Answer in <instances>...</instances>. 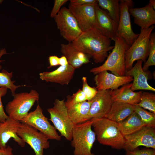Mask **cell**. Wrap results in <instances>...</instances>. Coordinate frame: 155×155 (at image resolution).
<instances>
[{
	"label": "cell",
	"mask_w": 155,
	"mask_h": 155,
	"mask_svg": "<svg viewBox=\"0 0 155 155\" xmlns=\"http://www.w3.org/2000/svg\"><path fill=\"white\" fill-rule=\"evenodd\" d=\"M125 142L123 149L132 151L140 146L155 149V129L147 126L136 132L124 136Z\"/></svg>",
	"instance_id": "obj_12"
},
{
	"label": "cell",
	"mask_w": 155,
	"mask_h": 155,
	"mask_svg": "<svg viewBox=\"0 0 155 155\" xmlns=\"http://www.w3.org/2000/svg\"><path fill=\"white\" fill-rule=\"evenodd\" d=\"M54 18L61 35L69 42H73L83 32L75 18L65 7L61 9Z\"/></svg>",
	"instance_id": "obj_8"
},
{
	"label": "cell",
	"mask_w": 155,
	"mask_h": 155,
	"mask_svg": "<svg viewBox=\"0 0 155 155\" xmlns=\"http://www.w3.org/2000/svg\"><path fill=\"white\" fill-rule=\"evenodd\" d=\"M68 1V0H55L54 5L50 14L51 17L54 18L59 11L62 6Z\"/></svg>",
	"instance_id": "obj_35"
},
{
	"label": "cell",
	"mask_w": 155,
	"mask_h": 155,
	"mask_svg": "<svg viewBox=\"0 0 155 155\" xmlns=\"http://www.w3.org/2000/svg\"><path fill=\"white\" fill-rule=\"evenodd\" d=\"M155 26L152 25L145 29H141L137 39L126 50L125 60L126 71L131 69L136 61H146L150 52V37Z\"/></svg>",
	"instance_id": "obj_5"
},
{
	"label": "cell",
	"mask_w": 155,
	"mask_h": 155,
	"mask_svg": "<svg viewBox=\"0 0 155 155\" xmlns=\"http://www.w3.org/2000/svg\"><path fill=\"white\" fill-rule=\"evenodd\" d=\"M72 42L78 51L92 57L96 63L103 62L114 47L111 45V40L95 28L83 32Z\"/></svg>",
	"instance_id": "obj_1"
},
{
	"label": "cell",
	"mask_w": 155,
	"mask_h": 155,
	"mask_svg": "<svg viewBox=\"0 0 155 155\" xmlns=\"http://www.w3.org/2000/svg\"><path fill=\"white\" fill-rule=\"evenodd\" d=\"M91 119L84 123L74 125L72 130L71 146L74 148V155H94L91 149L96 135L92 129Z\"/></svg>",
	"instance_id": "obj_4"
},
{
	"label": "cell",
	"mask_w": 155,
	"mask_h": 155,
	"mask_svg": "<svg viewBox=\"0 0 155 155\" xmlns=\"http://www.w3.org/2000/svg\"><path fill=\"white\" fill-rule=\"evenodd\" d=\"M67 98V100L65 101V104L67 108H69L76 104L87 101L85 94L80 89L72 95H68Z\"/></svg>",
	"instance_id": "obj_31"
},
{
	"label": "cell",
	"mask_w": 155,
	"mask_h": 155,
	"mask_svg": "<svg viewBox=\"0 0 155 155\" xmlns=\"http://www.w3.org/2000/svg\"><path fill=\"white\" fill-rule=\"evenodd\" d=\"M43 113V110L38 104L36 108L28 113L20 122L29 125L46 135L49 139L60 141L59 135L55 127L48 121Z\"/></svg>",
	"instance_id": "obj_10"
},
{
	"label": "cell",
	"mask_w": 155,
	"mask_h": 155,
	"mask_svg": "<svg viewBox=\"0 0 155 155\" xmlns=\"http://www.w3.org/2000/svg\"><path fill=\"white\" fill-rule=\"evenodd\" d=\"M118 123L119 129L123 136L133 133L145 126L139 115L134 111Z\"/></svg>",
	"instance_id": "obj_25"
},
{
	"label": "cell",
	"mask_w": 155,
	"mask_h": 155,
	"mask_svg": "<svg viewBox=\"0 0 155 155\" xmlns=\"http://www.w3.org/2000/svg\"><path fill=\"white\" fill-rule=\"evenodd\" d=\"M132 83L125 84L119 88L110 90L113 101H117L132 105H137L140 101L143 92H134L131 89Z\"/></svg>",
	"instance_id": "obj_21"
},
{
	"label": "cell",
	"mask_w": 155,
	"mask_h": 155,
	"mask_svg": "<svg viewBox=\"0 0 155 155\" xmlns=\"http://www.w3.org/2000/svg\"><path fill=\"white\" fill-rule=\"evenodd\" d=\"M133 80L131 76H118L104 71L96 75L94 81L98 90H113L121 86L130 83Z\"/></svg>",
	"instance_id": "obj_15"
},
{
	"label": "cell",
	"mask_w": 155,
	"mask_h": 155,
	"mask_svg": "<svg viewBox=\"0 0 155 155\" xmlns=\"http://www.w3.org/2000/svg\"><path fill=\"white\" fill-rule=\"evenodd\" d=\"M59 63L60 66H65L68 64L67 58L64 55L59 58Z\"/></svg>",
	"instance_id": "obj_39"
},
{
	"label": "cell",
	"mask_w": 155,
	"mask_h": 155,
	"mask_svg": "<svg viewBox=\"0 0 155 155\" xmlns=\"http://www.w3.org/2000/svg\"><path fill=\"white\" fill-rule=\"evenodd\" d=\"M119 1L120 15L117 36L123 39L130 46L139 34L134 33L131 28L129 9L133 5V1L129 0Z\"/></svg>",
	"instance_id": "obj_11"
},
{
	"label": "cell",
	"mask_w": 155,
	"mask_h": 155,
	"mask_svg": "<svg viewBox=\"0 0 155 155\" xmlns=\"http://www.w3.org/2000/svg\"><path fill=\"white\" fill-rule=\"evenodd\" d=\"M17 134L25 143L31 146L35 155H43L44 150L49 147L48 137L26 124L21 123Z\"/></svg>",
	"instance_id": "obj_9"
},
{
	"label": "cell",
	"mask_w": 155,
	"mask_h": 155,
	"mask_svg": "<svg viewBox=\"0 0 155 155\" xmlns=\"http://www.w3.org/2000/svg\"><path fill=\"white\" fill-rule=\"evenodd\" d=\"M126 151V155H155V149L151 148L140 150L137 148L132 151Z\"/></svg>",
	"instance_id": "obj_34"
},
{
	"label": "cell",
	"mask_w": 155,
	"mask_h": 155,
	"mask_svg": "<svg viewBox=\"0 0 155 155\" xmlns=\"http://www.w3.org/2000/svg\"><path fill=\"white\" fill-rule=\"evenodd\" d=\"M61 52L67 58L68 64L75 69L79 68L83 64L90 62L88 55L76 49L72 42L61 44Z\"/></svg>",
	"instance_id": "obj_22"
},
{
	"label": "cell",
	"mask_w": 155,
	"mask_h": 155,
	"mask_svg": "<svg viewBox=\"0 0 155 155\" xmlns=\"http://www.w3.org/2000/svg\"><path fill=\"white\" fill-rule=\"evenodd\" d=\"M134 112L133 105L113 101L110 111L105 118L119 123Z\"/></svg>",
	"instance_id": "obj_24"
},
{
	"label": "cell",
	"mask_w": 155,
	"mask_h": 155,
	"mask_svg": "<svg viewBox=\"0 0 155 155\" xmlns=\"http://www.w3.org/2000/svg\"><path fill=\"white\" fill-rule=\"evenodd\" d=\"M110 90H98L96 95L91 100L89 113L91 119L105 118L109 112L113 102Z\"/></svg>",
	"instance_id": "obj_14"
},
{
	"label": "cell",
	"mask_w": 155,
	"mask_h": 155,
	"mask_svg": "<svg viewBox=\"0 0 155 155\" xmlns=\"http://www.w3.org/2000/svg\"><path fill=\"white\" fill-rule=\"evenodd\" d=\"M96 29L104 36L114 41L117 36L118 23L110 16L108 12L101 9L98 4L95 7Z\"/></svg>",
	"instance_id": "obj_16"
},
{
	"label": "cell",
	"mask_w": 155,
	"mask_h": 155,
	"mask_svg": "<svg viewBox=\"0 0 155 155\" xmlns=\"http://www.w3.org/2000/svg\"><path fill=\"white\" fill-rule=\"evenodd\" d=\"M133 106L134 111L139 115L145 126L155 128V113L148 112L137 105Z\"/></svg>",
	"instance_id": "obj_28"
},
{
	"label": "cell",
	"mask_w": 155,
	"mask_h": 155,
	"mask_svg": "<svg viewBox=\"0 0 155 155\" xmlns=\"http://www.w3.org/2000/svg\"><path fill=\"white\" fill-rule=\"evenodd\" d=\"M129 12L134 18V22L141 28L145 29L155 24V11L149 3L143 7L131 8Z\"/></svg>",
	"instance_id": "obj_20"
},
{
	"label": "cell",
	"mask_w": 155,
	"mask_h": 155,
	"mask_svg": "<svg viewBox=\"0 0 155 155\" xmlns=\"http://www.w3.org/2000/svg\"><path fill=\"white\" fill-rule=\"evenodd\" d=\"M97 4L82 6L69 4L68 9L76 19L83 32L92 28H96L95 7Z\"/></svg>",
	"instance_id": "obj_13"
},
{
	"label": "cell",
	"mask_w": 155,
	"mask_h": 155,
	"mask_svg": "<svg viewBox=\"0 0 155 155\" xmlns=\"http://www.w3.org/2000/svg\"><path fill=\"white\" fill-rule=\"evenodd\" d=\"M142 60H137L133 67L130 70L126 71L125 75L133 78V82L131 87L134 91L137 90H145L155 91V89L148 83V74L142 69Z\"/></svg>",
	"instance_id": "obj_19"
},
{
	"label": "cell",
	"mask_w": 155,
	"mask_h": 155,
	"mask_svg": "<svg viewBox=\"0 0 155 155\" xmlns=\"http://www.w3.org/2000/svg\"><path fill=\"white\" fill-rule=\"evenodd\" d=\"M150 46L148 58L142 67L143 70L147 71L149 67L155 65V33H152L150 37Z\"/></svg>",
	"instance_id": "obj_30"
},
{
	"label": "cell",
	"mask_w": 155,
	"mask_h": 155,
	"mask_svg": "<svg viewBox=\"0 0 155 155\" xmlns=\"http://www.w3.org/2000/svg\"><path fill=\"white\" fill-rule=\"evenodd\" d=\"M119 1L98 0V4L102 9L108 11L111 17L118 23L120 15Z\"/></svg>",
	"instance_id": "obj_27"
},
{
	"label": "cell",
	"mask_w": 155,
	"mask_h": 155,
	"mask_svg": "<svg viewBox=\"0 0 155 155\" xmlns=\"http://www.w3.org/2000/svg\"><path fill=\"white\" fill-rule=\"evenodd\" d=\"M47 110L50 115V120L61 136L68 141H71L72 130L74 125L68 115L65 99L60 100L56 99L54 106Z\"/></svg>",
	"instance_id": "obj_7"
},
{
	"label": "cell",
	"mask_w": 155,
	"mask_h": 155,
	"mask_svg": "<svg viewBox=\"0 0 155 155\" xmlns=\"http://www.w3.org/2000/svg\"><path fill=\"white\" fill-rule=\"evenodd\" d=\"M7 89L5 87L0 88V122H4L9 117L5 112L1 101L2 97L6 94Z\"/></svg>",
	"instance_id": "obj_33"
},
{
	"label": "cell",
	"mask_w": 155,
	"mask_h": 155,
	"mask_svg": "<svg viewBox=\"0 0 155 155\" xmlns=\"http://www.w3.org/2000/svg\"><path fill=\"white\" fill-rule=\"evenodd\" d=\"M91 104V101H86L67 108L69 117L74 125L82 123L91 119L89 113Z\"/></svg>",
	"instance_id": "obj_23"
},
{
	"label": "cell",
	"mask_w": 155,
	"mask_h": 155,
	"mask_svg": "<svg viewBox=\"0 0 155 155\" xmlns=\"http://www.w3.org/2000/svg\"><path fill=\"white\" fill-rule=\"evenodd\" d=\"M75 69L68 64L60 66L57 69L50 72L44 71L39 74L40 78L42 81L68 85L72 78Z\"/></svg>",
	"instance_id": "obj_18"
},
{
	"label": "cell",
	"mask_w": 155,
	"mask_h": 155,
	"mask_svg": "<svg viewBox=\"0 0 155 155\" xmlns=\"http://www.w3.org/2000/svg\"><path fill=\"white\" fill-rule=\"evenodd\" d=\"M91 120L92 127L100 143L117 150L123 149L125 140L119 129L118 123L105 118Z\"/></svg>",
	"instance_id": "obj_2"
},
{
	"label": "cell",
	"mask_w": 155,
	"mask_h": 155,
	"mask_svg": "<svg viewBox=\"0 0 155 155\" xmlns=\"http://www.w3.org/2000/svg\"><path fill=\"white\" fill-rule=\"evenodd\" d=\"M0 155H14L13 149L9 146H7L5 148H0Z\"/></svg>",
	"instance_id": "obj_38"
},
{
	"label": "cell",
	"mask_w": 155,
	"mask_h": 155,
	"mask_svg": "<svg viewBox=\"0 0 155 155\" xmlns=\"http://www.w3.org/2000/svg\"><path fill=\"white\" fill-rule=\"evenodd\" d=\"M70 4L76 6H82L88 5L98 3L96 0H71Z\"/></svg>",
	"instance_id": "obj_36"
},
{
	"label": "cell",
	"mask_w": 155,
	"mask_h": 155,
	"mask_svg": "<svg viewBox=\"0 0 155 155\" xmlns=\"http://www.w3.org/2000/svg\"><path fill=\"white\" fill-rule=\"evenodd\" d=\"M59 58L56 56L52 55L49 56V60L50 65L48 68H50L52 67L59 65Z\"/></svg>",
	"instance_id": "obj_37"
},
{
	"label": "cell",
	"mask_w": 155,
	"mask_h": 155,
	"mask_svg": "<svg viewBox=\"0 0 155 155\" xmlns=\"http://www.w3.org/2000/svg\"><path fill=\"white\" fill-rule=\"evenodd\" d=\"M149 3L152 7L155 10V0H150L149 1Z\"/></svg>",
	"instance_id": "obj_40"
},
{
	"label": "cell",
	"mask_w": 155,
	"mask_h": 155,
	"mask_svg": "<svg viewBox=\"0 0 155 155\" xmlns=\"http://www.w3.org/2000/svg\"><path fill=\"white\" fill-rule=\"evenodd\" d=\"M6 53L5 49L1 50L0 52V59L1 57ZM1 61L0 60V62ZM1 66L0 65V70L1 69ZM13 76V72H9L5 69H3L1 72L0 71V88L5 87L10 90L12 96L16 94V90L21 87L27 86L26 85L16 86L14 84L15 81H12L11 79Z\"/></svg>",
	"instance_id": "obj_26"
},
{
	"label": "cell",
	"mask_w": 155,
	"mask_h": 155,
	"mask_svg": "<svg viewBox=\"0 0 155 155\" xmlns=\"http://www.w3.org/2000/svg\"><path fill=\"white\" fill-rule=\"evenodd\" d=\"M21 124L20 121L9 117L4 122H0V148L6 147L7 143L11 138L21 147H25V143L17 134Z\"/></svg>",
	"instance_id": "obj_17"
},
{
	"label": "cell",
	"mask_w": 155,
	"mask_h": 155,
	"mask_svg": "<svg viewBox=\"0 0 155 155\" xmlns=\"http://www.w3.org/2000/svg\"><path fill=\"white\" fill-rule=\"evenodd\" d=\"M114 41V47L104 63L91 69L90 73L96 75L104 71H109L118 76L125 75V53L129 46L121 37H117Z\"/></svg>",
	"instance_id": "obj_3"
},
{
	"label": "cell",
	"mask_w": 155,
	"mask_h": 155,
	"mask_svg": "<svg viewBox=\"0 0 155 155\" xmlns=\"http://www.w3.org/2000/svg\"><path fill=\"white\" fill-rule=\"evenodd\" d=\"M13 98L6 105L5 109L9 117L20 121L29 113L28 112L39 99V94L35 90L29 92L16 93Z\"/></svg>",
	"instance_id": "obj_6"
},
{
	"label": "cell",
	"mask_w": 155,
	"mask_h": 155,
	"mask_svg": "<svg viewBox=\"0 0 155 155\" xmlns=\"http://www.w3.org/2000/svg\"><path fill=\"white\" fill-rule=\"evenodd\" d=\"M137 105L155 114V94L148 92H143L140 101Z\"/></svg>",
	"instance_id": "obj_29"
},
{
	"label": "cell",
	"mask_w": 155,
	"mask_h": 155,
	"mask_svg": "<svg viewBox=\"0 0 155 155\" xmlns=\"http://www.w3.org/2000/svg\"><path fill=\"white\" fill-rule=\"evenodd\" d=\"M82 91L85 94L87 100L91 101L96 95L98 90L95 87H92L88 84L87 78L83 77L82 78Z\"/></svg>",
	"instance_id": "obj_32"
}]
</instances>
